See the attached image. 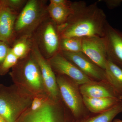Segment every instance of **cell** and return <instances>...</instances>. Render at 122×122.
<instances>
[{"instance_id": "cell-1", "label": "cell", "mask_w": 122, "mask_h": 122, "mask_svg": "<svg viewBox=\"0 0 122 122\" xmlns=\"http://www.w3.org/2000/svg\"><path fill=\"white\" fill-rule=\"evenodd\" d=\"M72 10L66 22L57 26L61 38L105 36L108 22L97 2L89 5L82 1L72 2Z\"/></svg>"}, {"instance_id": "cell-2", "label": "cell", "mask_w": 122, "mask_h": 122, "mask_svg": "<svg viewBox=\"0 0 122 122\" xmlns=\"http://www.w3.org/2000/svg\"><path fill=\"white\" fill-rule=\"evenodd\" d=\"M34 96L18 85L0 87V116L6 122H16L30 107Z\"/></svg>"}, {"instance_id": "cell-3", "label": "cell", "mask_w": 122, "mask_h": 122, "mask_svg": "<svg viewBox=\"0 0 122 122\" xmlns=\"http://www.w3.org/2000/svg\"><path fill=\"white\" fill-rule=\"evenodd\" d=\"M57 84L62 101L75 122L83 119L91 113L85 106L79 85L67 76L57 75Z\"/></svg>"}, {"instance_id": "cell-4", "label": "cell", "mask_w": 122, "mask_h": 122, "mask_svg": "<svg viewBox=\"0 0 122 122\" xmlns=\"http://www.w3.org/2000/svg\"><path fill=\"white\" fill-rule=\"evenodd\" d=\"M18 122H75L62 100L49 97L41 107L33 111L29 108L20 117Z\"/></svg>"}, {"instance_id": "cell-5", "label": "cell", "mask_w": 122, "mask_h": 122, "mask_svg": "<svg viewBox=\"0 0 122 122\" xmlns=\"http://www.w3.org/2000/svg\"><path fill=\"white\" fill-rule=\"evenodd\" d=\"M21 74V81L17 85L34 96L47 94L40 68L33 57L25 62Z\"/></svg>"}, {"instance_id": "cell-6", "label": "cell", "mask_w": 122, "mask_h": 122, "mask_svg": "<svg viewBox=\"0 0 122 122\" xmlns=\"http://www.w3.org/2000/svg\"><path fill=\"white\" fill-rule=\"evenodd\" d=\"M48 61L57 75L67 76L79 85L92 80L65 57L61 51L51 57Z\"/></svg>"}, {"instance_id": "cell-7", "label": "cell", "mask_w": 122, "mask_h": 122, "mask_svg": "<svg viewBox=\"0 0 122 122\" xmlns=\"http://www.w3.org/2000/svg\"><path fill=\"white\" fill-rule=\"evenodd\" d=\"M61 52L65 57L92 80L107 81L105 70L96 65L82 52Z\"/></svg>"}, {"instance_id": "cell-8", "label": "cell", "mask_w": 122, "mask_h": 122, "mask_svg": "<svg viewBox=\"0 0 122 122\" xmlns=\"http://www.w3.org/2000/svg\"><path fill=\"white\" fill-rule=\"evenodd\" d=\"M82 52L105 70L107 60L105 37L92 36L82 38Z\"/></svg>"}, {"instance_id": "cell-9", "label": "cell", "mask_w": 122, "mask_h": 122, "mask_svg": "<svg viewBox=\"0 0 122 122\" xmlns=\"http://www.w3.org/2000/svg\"><path fill=\"white\" fill-rule=\"evenodd\" d=\"M33 56L40 68L47 94L53 100H61L56 76L49 62L45 59L37 49L33 50Z\"/></svg>"}, {"instance_id": "cell-10", "label": "cell", "mask_w": 122, "mask_h": 122, "mask_svg": "<svg viewBox=\"0 0 122 122\" xmlns=\"http://www.w3.org/2000/svg\"><path fill=\"white\" fill-rule=\"evenodd\" d=\"M104 37L107 59L122 69V32L107 23Z\"/></svg>"}, {"instance_id": "cell-11", "label": "cell", "mask_w": 122, "mask_h": 122, "mask_svg": "<svg viewBox=\"0 0 122 122\" xmlns=\"http://www.w3.org/2000/svg\"><path fill=\"white\" fill-rule=\"evenodd\" d=\"M83 97L89 98H114L122 100L118 93L107 81L92 80L79 86Z\"/></svg>"}, {"instance_id": "cell-12", "label": "cell", "mask_w": 122, "mask_h": 122, "mask_svg": "<svg viewBox=\"0 0 122 122\" xmlns=\"http://www.w3.org/2000/svg\"><path fill=\"white\" fill-rule=\"evenodd\" d=\"M40 14L37 1L30 0L26 3L15 21L14 28L17 31L25 30L36 22Z\"/></svg>"}, {"instance_id": "cell-13", "label": "cell", "mask_w": 122, "mask_h": 122, "mask_svg": "<svg viewBox=\"0 0 122 122\" xmlns=\"http://www.w3.org/2000/svg\"><path fill=\"white\" fill-rule=\"evenodd\" d=\"M83 100L86 107L90 113L97 114L111 109L122 102V100L114 98L83 97Z\"/></svg>"}, {"instance_id": "cell-14", "label": "cell", "mask_w": 122, "mask_h": 122, "mask_svg": "<svg viewBox=\"0 0 122 122\" xmlns=\"http://www.w3.org/2000/svg\"><path fill=\"white\" fill-rule=\"evenodd\" d=\"M60 39L57 26L49 23L44 30L43 40L46 52L51 57L60 52Z\"/></svg>"}, {"instance_id": "cell-15", "label": "cell", "mask_w": 122, "mask_h": 122, "mask_svg": "<svg viewBox=\"0 0 122 122\" xmlns=\"http://www.w3.org/2000/svg\"><path fill=\"white\" fill-rule=\"evenodd\" d=\"M15 16L9 9L0 10V41H5L12 36L15 26Z\"/></svg>"}, {"instance_id": "cell-16", "label": "cell", "mask_w": 122, "mask_h": 122, "mask_svg": "<svg viewBox=\"0 0 122 122\" xmlns=\"http://www.w3.org/2000/svg\"><path fill=\"white\" fill-rule=\"evenodd\" d=\"M105 70L108 82L122 96V69L107 59Z\"/></svg>"}, {"instance_id": "cell-17", "label": "cell", "mask_w": 122, "mask_h": 122, "mask_svg": "<svg viewBox=\"0 0 122 122\" xmlns=\"http://www.w3.org/2000/svg\"><path fill=\"white\" fill-rule=\"evenodd\" d=\"M72 2L64 5L50 4L48 11L51 17L57 25L66 23L72 12Z\"/></svg>"}, {"instance_id": "cell-18", "label": "cell", "mask_w": 122, "mask_h": 122, "mask_svg": "<svg viewBox=\"0 0 122 122\" xmlns=\"http://www.w3.org/2000/svg\"><path fill=\"white\" fill-rule=\"evenodd\" d=\"M122 112V101L107 111L99 113H91L77 122H112L116 116Z\"/></svg>"}, {"instance_id": "cell-19", "label": "cell", "mask_w": 122, "mask_h": 122, "mask_svg": "<svg viewBox=\"0 0 122 122\" xmlns=\"http://www.w3.org/2000/svg\"><path fill=\"white\" fill-rule=\"evenodd\" d=\"M82 38H62L60 42V51L77 53L82 52Z\"/></svg>"}, {"instance_id": "cell-20", "label": "cell", "mask_w": 122, "mask_h": 122, "mask_svg": "<svg viewBox=\"0 0 122 122\" xmlns=\"http://www.w3.org/2000/svg\"><path fill=\"white\" fill-rule=\"evenodd\" d=\"M18 59L19 58L12 52L11 49H10L7 56L1 63V70L5 71L9 69L16 65Z\"/></svg>"}, {"instance_id": "cell-21", "label": "cell", "mask_w": 122, "mask_h": 122, "mask_svg": "<svg viewBox=\"0 0 122 122\" xmlns=\"http://www.w3.org/2000/svg\"><path fill=\"white\" fill-rule=\"evenodd\" d=\"M11 50L13 54L20 59L26 55L28 50V46L25 42L19 41L15 44Z\"/></svg>"}, {"instance_id": "cell-22", "label": "cell", "mask_w": 122, "mask_h": 122, "mask_svg": "<svg viewBox=\"0 0 122 122\" xmlns=\"http://www.w3.org/2000/svg\"><path fill=\"white\" fill-rule=\"evenodd\" d=\"M49 97L48 95L46 96L45 95L34 96L29 109L34 111L40 109L44 105Z\"/></svg>"}, {"instance_id": "cell-23", "label": "cell", "mask_w": 122, "mask_h": 122, "mask_svg": "<svg viewBox=\"0 0 122 122\" xmlns=\"http://www.w3.org/2000/svg\"><path fill=\"white\" fill-rule=\"evenodd\" d=\"M9 49L5 42L0 41V63H2L4 60Z\"/></svg>"}, {"instance_id": "cell-24", "label": "cell", "mask_w": 122, "mask_h": 122, "mask_svg": "<svg viewBox=\"0 0 122 122\" xmlns=\"http://www.w3.org/2000/svg\"><path fill=\"white\" fill-rule=\"evenodd\" d=\"M105 2L107 7L110 9H113L120 5L122 0H103Z\"/></svg>"}, {"instance_id": "cell-25", "label": "cell", "mask_w": 122, "mask_h": 122, "mask_svg": "<svg viewBox=\"0 0 122 122\" xmlns=\"http://www.w3.org/2000/svg\"><path fill=\"white\" fill-rule=\"evenodd\" d=\"M50 2V4L58 5L68 4L71 1L66 0H51Z\"/></svg>"}, {"instance_id": "cell-26", "label": "cell", "mask_w": 122, "mask_h": 122, "mask_svg": "<svg viewBox=\"0 0 122 122\" xmlns=\"http://www.w3.org/2000/svg\"><path fill=\"white\" fill-rule=\"evenodd\" d=\"M23 2L22 0H13L9 1V2L12 5V6L15 7H19V6L22 4Z\"/></svg>"}, {"instance_id": "cell-27", "label": "cell", "mask_w": 122, "mask_h": 122, "mask_svg": "<svg viewBox=\"0 0 122 122\" xmlns=\"http://www.w3.org/2000/svg\"><path fill=\"white\" fill-rule=\"evenodd\" d=\"M112 122H122V120L119 119H114Z\"/></svg>"}, {"instance_id": "cell-28", "label": "cell", "mask_w": 122, "mask_h": 122, "mask_svg": "<svg viewBox=\"0 0 122 122\" xmlns=\"http://www.w3.org/2000/svg\"><path fill=\"white\" fill-rule=\"evenodd\" d=\"M0 122H6L5 119L0 116Z\"/></svg>"}, {"instance_id": "cell-29", "label": "cell", "mask_w": 122, "mask_h": 122, "mask_svg": "<svg viewBox=\"0 0 122 122\" xmlns=\"http://www.w3.org/2000/svg\"></svg>"}, {"instance_id": "cell-30", "label": "cell", "mask_w": 122, "mask_h": 122, "mask_svg": "<svg viewBox=\"0 0 122 122\" xmlns=\"http://www.w3.org/2000/svg\"></svg>"}]
</instances>
